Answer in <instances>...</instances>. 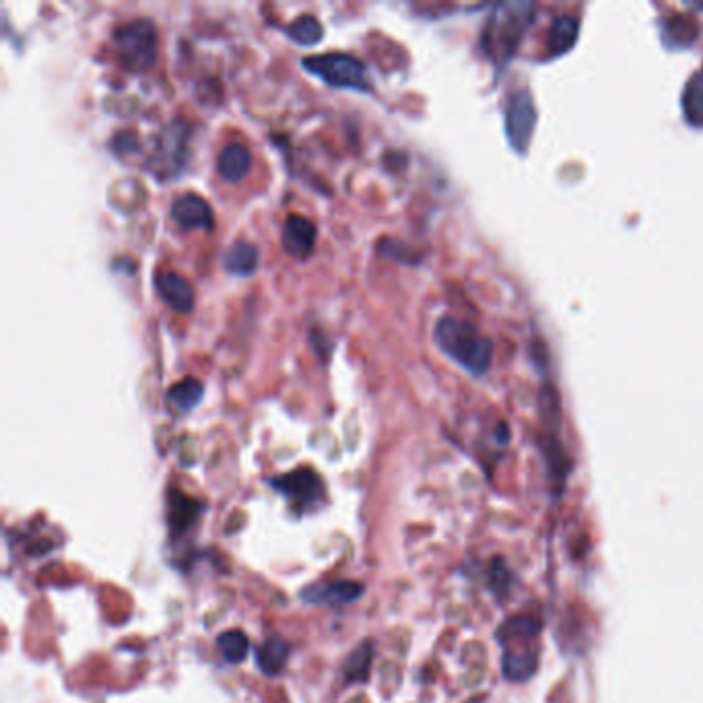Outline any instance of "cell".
<instances>
[{
  "instance_id": "cell-1",
  "label": "cell",
  "mask_w": 703,
  "mask_h": 703,
  "mask_svg": "<svg viewBox=\"0 0 703 703\" xmlns=\"http://www.w3.org/2000/svg\"><path fill=\"white\" fill-rule=\"evenodd\" d=\"M435 343L466 372L483 376L493 357L491 341L464 320L446 316L435 326Z\"/></svg>"
},
{
  "instance_id": "cell-2",
  "label": "cell",
  "mask_w": 703,
  "mask_h": 703,
  "mask_svg": "<svg viewBox=\"0 0 703 703\" xmlns=\"http://www.w3.org/2000/svg\"><path fill=\"white\" fill-rule=\"evenodd\" d=\"M304 71L322 79L326 85L337 89H351L359 93L372 91V79L367 66L345 52H330L320 56H308L301 60Z\"/></svg>"
},
{
  "instance_id": "cell-3",
  "label": "cell",
  "mask_w": 703,
  "mask_h": 703,
  "mask_svg": "<svg viewBox=\"0 0 703 703\" xmlns=\"http://www.w3.org/2000/svg\"><path fill=\"white\" fill-rule=\"evenodd\" d=\"M534 5L530 3H504L499 5L489 27H487V46L497 60H508L518 44L526 27L532 21Z\"/></svg>"
},
{
  "instance_id": "cell-4",
  "label": "cell",
  "mask_w": 703,
  "mask_h": 703,
  "mask_svg": "<svg viewBox=\"0 0 703 703\" xmlns=\"http://www.w3.org/2000/svg\"><path fill=\"white\" fill-rule=\"evenodd\" d=\"M122 64L132 73H147L157 56V29L149 19H135L114 31Z\"/></svg>"
},
{
  "instance_id": "cell-5",
  "label": "cell",
  "mask_w": 703,
  "mask_h": 703,
  "mask_svg": "<svg viewBox=\"0 0 703 703\" xmlns=\"http://www.w3.org/2000/svg\"><path fill=\"white\" fill-rule=\"evenodd\" d=\"M271 487L287 497L299 514H306L324 499V481L310 468H299V471L275 477L271 479Z\"/></svg>"
},
{
  "instance_id": "cell-6",
  "label": "cell",
  "mask_w": 703,
  "mask_h": 703,
  "mask_svg": "<svg viewBox=\"0 0 703 703\" xmlns=\"http://www.w3.org/2000/svg\"><path fill=\"white\" fill-rule=\"evenodd\" d=\"M534 124H537V110H534L532 95L526 89L514 93L506 110V132L518 153L528 149Z\"/></svg>"
},
{
  "instance_id": "cell-7",
  "label": "cell",
  "mask_w": 703,
  "mask_h": 703,
  "mask_svg": "<svg viewBox=\"0 0 703 703\" xmlns=\"http://www.w3.org/2000/svg\"><path fill=\"white\" fill-rule=\"evenodd\" d=\"M365 588L359 582H330V584H314L308 586L306 590H301V600L308 602V605H318V607H347L351 602H355Z\"/></svg>"
},
{
  "instance_id": "cell-8",
  "label": "cell",
  "mask_w": 703,
  "mask_h": 703,
  "mask_svg": "<svg viewBox=\"0 0 703 703\" xmlns=\"http://www.w3.org/2000/svg\"><path fill=\"white\" fill-rule=\"evenodd\" d=\"M172 219L182 231L205 229L211 231L215 227V217L211 205L203 196L184 194L172 205Z\"/></svg>"
},
{
  "instance_id": "cell-9",
  "label": "cell",
  "mask_w": 703,
  "mask_h": 703,
  "mask_svg": "<svg viewBox=\"0 0 703 703\" xmlns=\"http://www.w3.org/2000/svg\"><path fill=\"white\" fill-rule=\"evenodd\" d=\"M316 238V225L301 215H291L283 225V250L293 258H308L316 248Z\"/></svg>"
},
{
  "instance_id": "cell-10",
  "label": "cell",
  "mask_w": 703,
  "mask_h": 703,
  "mask_svg": "<svg viewBox=\"0 0 703 703\" xmlns=\"http://www.w3.org/2000/svg\"><path fill=\"white\" fill-rule=\"evenodd\" d=\"M159 297L178 314H188L194 308V289L178 273H161L155 281Z\"/></svg>"
},
{
  "instance_id": "cell-11",
  "label": "cell",
  "mask_w": 703,
  "mask_h": 703,
  "mask_svg": "<svg viewBox=\"0 0 703 703\" xmlns=\"http://www.w3.org/2000/svg\"><path fill=\"white\" fill-rule=\"evenodd\" d=\"M250 165H252L250 149L240 143L227 145L217 159V170L227 182L244 180L250 172Z\"/></svg>"
},
{
  "instance_id": "cell-12",
  "label": "cell",
  "mask_w": 703,
  "mask_h": 703,
  "mask_svg": "<svg viewBox=\"0 0 703 703\" xmlns=\"http://www.w3.org/2000/svg\"><path fill=\"white\" fill-rule=\"evenodd\" d=\"M258 260H260V254H258L256 246L240 240V242H233L227 248V252L223 256V266H225V271L231 275L250 277L258 269Z\"/></svg>"
},
{
  "instance_id": "cell-13",
  "label": "cell",
  "mask_w": 703,
  "mask_h": 703,
  "mask_svg": "<svg viewBox=\"0 0 703 703\" xmlns=\"http://www.w3.org/2000/svg\"><path fill=\"white\" fill-rule=\"evenodd\" d=\"M291 646L283 638H269L256 650V664L266 677H277L285 668Z\"/></svg>"
},
{
  "instance_id": "cell-14",
  "label": "cell",
  "mask_w": 703,
  "mask_h": 703,
  "mask_svg": "<svg viewBox=\"0 0 703 703\" xmlns=\"http://www.w3.org/2000/svg\"><path fill=\"white\" fill-rule=\"evenodd\" d=\"M200 512H203L200 501H196L184 493L172 491L170 493V530H172V534L186 532L190 526H194Z\"/></svg>"
},
{
  "instance_id": "cell-15",
  "label": "cell",
  "mask_w": 703,
  "mask_h": 703,
  "mask_svg": "<svg viewBox=\"0 0 703 703\" xmlns=\"http://www.w3.org/2000/svg\"><path fill=\"white\" fill-rule=\"evenodd\" d=\"M203 394H205L203 382L196 380V378H186V380L174 384L170 390H167L165 400H167V407H170L172 411L188 413L200 403V398H203Z\"/></svg>"
},
{
  "instance_id": "cell-16",
  "label": "cell",
  "mask_w": 703,
  "mask_h": 703,
  "mask_svg": "<svg viewBox=\"0 0 703 703\" xmlns=\"http://www.w3.org/2000/svg\"><path fill=\"white\" fill-rule=\"evenodd\" d=\"M372 658H374V646L372 642H363L359 644L349 658L345 660L343 673H345V681L351 683H365L370 679V671H372Z\"/></svg>"
},
{
  "instance_id": "cell-17",
  "label": "cell",
  "mask_w": 703,
  "mask_h": 703,
  "mask_svg": "<svg viewBox=\"0 0 703 703\" xmlns=\"http://www.w3.org/2000/svg\"><path fill=\"white\" fill-rule=\"evenodd\" d=\"M217 648L225 662L242 664L250 652V640L242 629H229L217 638Z\"/></svg>"
},
{
  "instance_id": "cell-18",
  "label": "cell",
  "mask_w": 703,
  "mask_h": 703,
  "mask_svg": "<svg viewBox=\"0 0 703 703\" xmlns=\"http://www.w3.org/2000/svg\"><path fill=\"white\" fill-rule=\"evenodd\" d=\"M287 36L299 46H316L324 38V27L314 15H301L289 27Z\"/></svg>"
},
{
  "instance_id": "cell-19",
  "label": "cell",
  "mask_w": 703,
  "mask_h": 703,
  "mask_svg": "<svg viewBox=\"0 0 703 703\" xmlns=\"http://www.w3.org/2000/svg\"><path fill=\"white\" fill-rule=\"evenodd\" d=\"M578 38V19L574 17H557L551 29V42H549V50L551 54H563L565 50H569L574 46Z\"/></svg>"
},
{
  "instance_id": "cell-20",
  "label": "cell",
  "mask_w": 703,
  "mask_h": 703,
  "mask_svg": "<svg viewBox=\"0 0 703 703\" xmlns=\"http://www.w3.org/2000/svg\"><path fill=\"white\" fill-rule=\"evenodd\" d=\"M683 110L693 126H703V71L691 77L683 95Z\"/></svg>"
}]
</instances>
